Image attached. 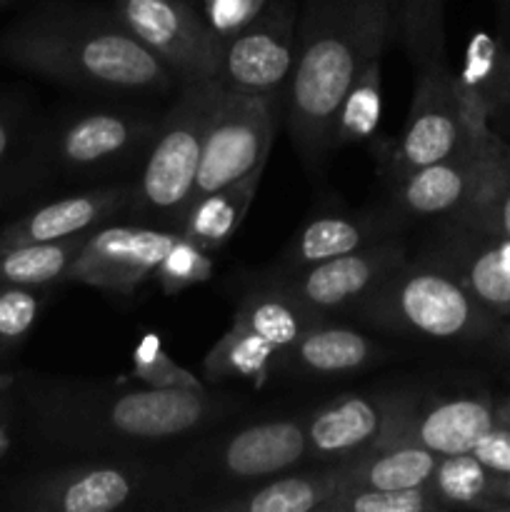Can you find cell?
<instances>
[{
  "label": "cell",
  "mask_w": 510,
  "mask_h": 512,
  "mask_svg": "<svg viewBox=\"0 0 510 512\" xmlns=\"http://www.w3.org/2000/svg\"><path fill=\"white\" fill-rule=\"evenodd\" d=\"M470 453L493 475H510V425L498 420Z\"/></svg>",
  "instance_id": "74e56055"
},
{
  "label": "cell",
  "mask_w": 510,
  "mask_h": 512,
  "mask_svg": "<svg viewBox=\"0 0 510 512\" xmlns=\"http://www.w3.org/2000/svg\"><path fill=\"white\" fill-rule=\"evenodd\" d=\"M113 15L178 85L218 78V40L190 0H113Z\"/></svg>",
  "instance_id": "4fadbf2b"
},
{
  "label": "cell",
  "mask_w": 510,
  "mask_h": 512,
  "mask_svg": "<svg viewBox=\"0 0 510 512\" xmlns=\"http://www.w3.org/2000/svg\"><path fill=\"white\" fill-rule=\"evenodd\" d=\"M438 503L428 485L408 490L350 488L330 498L320 512H438Z\"/></svg>",
  "instance_id": "d6a6232c"
},
{
  "label": "cell",
  "mask_w": 510,
  "mask_h": 512,
  "mask_svg": "<svg viewBox=\"0 0 510 512\" xmlns=\"http://www.w3.org/2000/svg\"><path fill=\"white\" fill-rule=\"evenodd\" d=\"M188 495L178 473L143 458H100L33 480L18 505L33 512H118L180 508Z\"/></svg>",
  "instance_id": "8992f818"
},
{
  "label": "cell",
  "mask_w": 510,
  "mask_h": 512,
  "mask_svg": "<svg viewBox=\"0 0 510 512\" xmlns=\"http://www.w3.org/2000/svg\"><path fill=\"white\" fill-rule=\"evenodd\" d=\"M403 228L405 218L395 213L393 208L318 215V218L308 220L293 235V240L285 245L273 273L298 270L305 265L320 263V260L363 250L368 245L380 243V240L400 235Z\"/></svg>",
  "instance_id": "ac0fdd59"
},
{
  "label": "cell",
  "mask_w": 510,
  "mask_h": 512,
  "mask_svg": "<svg viewBox=\"0 0 510 512\" xmlns=\"http://www.w3.org/2000/svg\"><path fill=\"white\" fill-rule=\"evenodd\" d=\"M503 348L510 353V318H505V328H503Z\"/></svg>",
  "instance_id": "ee69618b"
},
{
  "label": "cell",
  "mask_w": 510,
  "mask_h": 512,
  "mask_svg": "<svg viewBox=\"0 0 510 512\" xmlns=\"http://www.w3.org/2000/svg\"><path fill=\"white\" fill-rule=\"evenodd\" d=\"M0 55L30 73L98 95H160L178 83L113 13L100 10H38L5 30Z\"/></svg>",
  "instance_id": "3957f363"
},
{
  "label": "cell",
  "mask_w": 510,
  "mask_h": 512,
  "mask_svg": "<svg viewBox=\"0 0 510 512\" xmlns=\"http://www.w3.org/2000/svg\"><path fill=\"white\" fill-rule=\"evenodd\" d=\"M450 218L510 240V145L503 138L495 145L475 198Z\"/></svg>",
  "instance_id": "1f68e13d"
},
{
  "label": "cell",
  "mask_w": 510,
  "mask_h": 512,
  "mask_svg": "<svg viewBox=\"0 0 510 512\" xmlns=\"http://www.w3.org/2000/svg\"><path fill=\"white\" fill-rule=\"evenodd\" d=\"M408 260L400 235L385 238L363 250L320 260L285 273H265L260 280L298 300L320 320L350 313L380 280Z\"/></svg>",
  "instance_id": "7c38bea8"
},
{
  "label": "cell",
  "mask_w": 510,
  "mask_h": 512,
  "mask_svg": "<svg viewBox=\"0 0 510 512\" xmlns=\"http://www.w3.org/2000/svg\"><path fill=\"white\" fill-rule=\"evenodd\" d=\"M495 498L510 505V475H495Z\"/></svg>",
  "instance_id": "ab89813d"
},
{
  "label": "cell",
  "mask_w": 510,
  "mask_h": 512,
  "mask_svg": "<svg viewBox=\"0 0 510 512\" xmlns=\"http://www.w3.org/2000/svg\"><path fill=\"white\" fill-rule=\"evenodd\" d=\"M213 273V253H208V250H203L200 245H195L193 240H188L185 235H180V238L175 240L173 248L165 253V258L160 260L153 280L158 283V288L163 290L165 295H178L183 293V290L193 288V285L210 280Z\"/></svg>",
  "instance_id": "e575fe53"
},
{
  "label": "cell",
  "mask_w": 510,
  "mask_h": 512,
  "mask_svg": "<svg viewBox=\"0 0 510 512\" xmlns=\"http://www.w3.org/2000/svg\"><path fill=\"white\" fill-rule=\"evenodd\" d=\"M495 423V403L483 395L435 400L430 405H418L405 430V440L433 450L440 458L460 455L470 453Z\"/></svg>",
  "instance_id": "7402d4cb"
},
{
  "label": "cell",
  "mask_w": 510,
  "mask_h": 512,
  "mask_svg": "<svg viewBox=\"0 0 510 512\" xmlns=\"http://www.w3.org/2000/svg\"><path fill=\"white\" fill-rule=\"evenodd\" d=\"M10 448V433H8V425L0 420V458H3L5 453H8Z\"/></svg>",
  "instance_id": "7bdbcfd3"
},
{
  "label": "cell",
  "mask_w": 510,
  "mask_h": 512,
  "mask_svg": "<svg viewBox=\"0 0 510 512\" xmlns=\"http://www.w3.org/2000/svg\"><path fill=\"white\" fill-rule=\"evenodd\" d=\"M43 300L38 288L0 285V345H18L28 338L38 320Z\"/></svg>",
  "instance_id": "d590c367"
},
{
  "label": "cell",
  "mask_w": 510,
  "mask_h": 512,
  "mask_svg": "<svg viewBox=\"0 0 510 512\" xmlns=\"http://www.w3.org/2000/svg\"><path fill=\"white\" fill-rule=\"evenodd\" d=\"M295 28L298 13L293 0H270L253 23L220 45V83L268 98L285 113L295 70Z\"/></svg>",
  "instance_id": "8fae6325"
},
{
  "label": "cell",
  "mask_w": 510,
  "mask_h": 512,
  "mask_svg": "<svg viewBox=\"0 0 510 512\" xmlns=\"http://www.w3.org/2000/svg\"><path fill=\"white\" fill-rule=\"evenodd\" d=\"M440 220L443 225L420 258L448 270L495 318H510V240L460 220Z\"/></svg>",
  "instance_id": "e0dca14e"
},
{
  "label": "cell",
  "mask_w": 510,
  "mask_h": 512,
  "mask_svg": "<svg viewBox=\"0 0 510 512\" xmlns=\"http://www.w3.org/2000/svg\"><path fill=\"white\" fill-rule=\"evenodd\" d=\"M160 118L128 110H88L65 120L53 138V160L70 173L103 175L145 155Z\"/></svg>",
  "instance_id": "2e32d148"
},
{
  "label": "cell",
  "mask_w": 510,
  "mask_h": 512,
  "mask_svg": "<svg viewBox=\"0 0 510 512\" xmlns=\"http://www.w3.org/2000/svg\"><path fill=\"white\" fill-rule=\"evenodd\" d=\"M420 400L415 390L350 393L305 415L308 458L340 463L405 440Z\"/></svg>",
  "instance_id": "ba28073f"
},
{
  "label": "cell",
  "mask_w": 510,
  "mask_h": 512,
  "mask_svg": "<svg viewBox=\"0 0 510 512\" xmlns=\"http://www.w3.org/2000/svg\"><path fill=\"white\" fill-rule=\"evenodd\" d=\"M350 315L395 335L465 343L498 333L503 323L485 310L458 278L423 258L400 263Z\"/></svg>",
  "instance_id": "277c9868"
},
{
  "label": "cell",
  "mask_w": 510,
  "mask_h": 512,
  "mask_svg": "<svg viewBox=\"0 0 510 512\" xmlns=\"http://www.w3.org/2000/svg\"><path fill=\"white\" fill-rule=\"evenodd\" d=\"M10 143H13V130H10V125L5 120H0V160L8 155Z\"/></svg>",
  "instance_id": "60d3db41"
},
{
  "label": "cell",
  "mask_w": 510,
  "mask_h": 512,
  "mask_svg": "<svg viewBox=\"0 0 510 512\" xmlns=\"http://www.w3.org/2000/svg\"><path fill=\"white\" fill-rule=\"evenodd\" d=\"M395 38V0H305L295 28V70L285 120L300 158L318 170L330 125L363 65Z\"/></svg>",
  "instance_id": "7a4b0ae2"
},
{
  "label": "cell",
  "mask_w": 510,
  "mask_h": 512,
  "mask_svg": "<svg viewBox=\"0 0 510 512\" xmlns=\"http://www.w3.org/2000/svg\"><path fill=\"white\" fill-rule=\"evenodd\" d=\"M500 135L473 133L453 155L390 180V208L405 220L450 218L478 193Z\"/></svg>",
  "instance_id": "9a60e30c"
},
{
  "label": "cell",
  "mask_w": 510,
  "mask_h": 512,
  "mask_svg": "<svg viewBox=\"0 0 510 512\" xmlns=\"http://www.w3.org/2000/svg\"><path fill=\"white\" fill-rule=\"evenodd\" d=\"M455 98L468 133H490V120L503 115L505 105V43L478 33L468 43L460 73H453Z\"/></svg>",
  "instance_id": "603a6c76"
},
{
  "label": "cell",
  "mask_w": 510,
  "mask_h": 512,
  "mask_svg": "<svg viewBox=\"0 0 510 512\" xmlns=\"http://www.w3.org/2000/svg\"><path fill=\"white\" fill-rule=\"evenodd\" d=\"M505 75H508V85H505L503 115H505V120L510 123V30H508V40H505ZM503 115H500V118H503Z\"/></svg>",
  "instance_id": "f35d334b"
},
{
  "label": "cell",
  "mask_w": 510,
  "mask_h": 512,
  "mask_svg": "<svg viewBox=\"0 0 510 512\" xmlns=\"http://www.w3.org/2000/svg\"><path fill=\"white\" fill-rule=\"evenodd\" d=\"M495 415H498V420H500V423L510 425V398H505L503 403H498V405H495Z\"/></svg>",
  "instance_id": "b9f144b4"
},
{
  "label": "cell",
  "mask_w": 510,
  "mask_h": 512,
  "mask_svg": "<svg viewBox=\"0 0 510 512\" xmlns=\"http://www.w3.org/2000/svg\"><path fill=\"white\" fill-rule=\"evenodd\" d=\"M130 205H133V185L85 190V193L70 195V198L53 200L25 218L15 220L0 233V245L50 243V240L90 233L108 220L118 218Z\"/></svg>",
  "instance_id": "d6986e66"
},
{
  "label": "cell",
  "mask_w": 510,
  "mask_h": 512,
  "mask_svg": "<svg viewBox=\"0 0 510 512\" xmlns=\"http://www.w3.org/2000/svg\"><path fill=\"white\" fill-rule=\"evenodd\" d=\"M233 323L255 330L265 340H270L280 353H285L310 325L320 323V318H315L288 293L258 278V283L243 295L235 308Z\"/></svg>",
  "instance_id": "484cf974"
},
{
  "label": "cell",
  "mask_w": 510,
  "mask_h": 512,
  "mask_svg": "<svg viewBox=\"0 0 510 512\" xmlns=\"http://www.w3.org/2000/svg\"><path fill=\"white\" fill-rule=\"evenodd\" d=\"M178 238L180 230L160 225H100L75 255L65 280L130 295L153 278Z\"/></svg>",
  "instance_id": "5bb4252c"
},
{
  "label": "cell",
  "mask_w": 510,
  "mask_h": 512,
  "mask_svg": "<svg viewBox=\"0 0 510 512\" xmlns=\"http://www.w3.org/2000/svg\"><path fill=\"white\" fill-rule=\"evenodd\" d=\"M430 493L445 508L510 510L495 498V475L473 453L443 455L428 480Z\"/></svg>",
  "instance_id": "f546056e"
},
{
  "label": "cell",
  "mask_w": 510,
  "mask_h": 512,
  "mask_svg": "<svg viewBox=\"0 0 510 512\" xmlns=\"http://www.w3.org/2000/svg\"><path fill=\"white\" fill-rule=\"evenodd\" d=\"M380 110H383V58H373L363 65L335 110L330 125V153L373 138L378 133Z\"/></svg>",
  "instance_id": "f1b7e54d"
},
{
  "label": "cell",
  "mask_w": 510,
  "mask_h": 512,
  "mask_svg": "<svg viewBox=\"0 0 510 512\" xmlns=\"http://www.w3.org/2000/svg\"><path fill=\"white\" fill-rule=\"evenodd\" d=\"M90 233H80L65 240H50V243L0 245V285L45 288V285L65 280L70 263L80 253Z\"/></svg>",
  "instance_id": "83f0119b"
},
{
  "label": "cell",
  "mask_w": 510,
  "mask_h": 512,
  "mask_svg": "<svg viewBox=\"0 0 510 512\" xmlns=\"http://www.w3.org/2000/svg\"><path fill=\"white\" fill-rule=\"evenodd\" d=\"M440 455L410 440L385 445L370 450L358 458L340 460L345 465L350 488H375V490H408L428 485L435 473Z\"/></svg>",
  "instance_id": "d4e9b609"
},
{
  "label": "cell",
  "mask_w": 510,
  "mask_h": 512,
  "mask_svg": "<svg viewBox=\"0 0 510 512\" xmlns=\"http://www.w3.org/2000/svg\"><path fill=\"white\" fill-rule=\"evenodd\" d=\"M130 363H133V378L145 388L158 390H195L203 393L205 383L188 368L175 363L168 353H165L163 343L158 335L148 333L138 340V345L130 353Z\"/></svg>",
  "instance_id": "836d02e7"
},
{
  "label": "cell",
  "mask_w": 510,
  "mask_h": 512,
  "mask_svg": "<svg viewBox=\"0 0 510 512\" xmlns=\"http://www.w3.org/2000/svg\"><path fill=\"white\" fill-rule=\"evenodd\" d=\"M35 430L75 453L140 458L145 450L190 438L233 413V400L208 390L123 388L93 380H53L28 393Z\"/></svg>",
  "instance_id": "6da1fadb"
},
{
  "label": "cell",
  "mask_w": 510,
  "mask_h": 512,
  "mask_svg": "<svg viewBox=\"0 0 510 512\" xmlns=\"http://www.w3.org/2000/svg\"><path fill=\"white\" fill-rule=\"evenodd\" d=\"M260 178H263V170H253V173L225 185V188L195 198L190 208L185 210V218L178 228L180 235L193 240L208 253H218L248 215L250 205L258 195Z\"/></svg>",
  "instance_id": "cb8c5ba5"
},
{
  "label": "cell",
  "mask_w": 510,
  "mask_h": 512,
  "mask_svg": "<svg viewBox=\"0 0 510 512\" xmlns=\"http://www.w3.org/2000/svg\"><path fill=\"white\" fill-rule=\"evenodd\" d=\"M380 355H383L380 345L360 330L320 320L280 355V370L293 375L333 378V375L360 373L380 360Z\"/></svg>",
  "instance_id": "44dd1931"
},
{
  "label": "cell",
  "mask_w": 510,
  "mask_h": 512,
  "mask_svg": "<svg viewBox=\"0 0 510 512\" xmlns=\"http://www.w3.org/2000/svg\"><path fill=\"white\" fill-rule=\"evenodd\" d=\"M0 3H5V0H0Z\"/></svg>",
  "instance_id": "bcb514c9"
},
{
  "label": "cell",
  "mask_w": 510,
  "mask_h": 512,
  "mask_svg": "<svg viewBox=\"0 0 510 512\" xmlns=\"http://www.w3.org/2000/svg\"><path fill=\"white\" fill-rule=\"evenodd\" d=\"M280 350L270 340L245 325L230 323L228 333L208 350L203 360V375L210 383L245 380L263 385L280 368Z\"/></svg>",
  "instance_id": "4316f807"
},
{
  "label": "cell",
  "mask_w": 510,
  "mask_h": 512,
  "mask_svg": "<svg viewBox=\"0 0 510 512\" xmlns=\"http://www.w3.org/2000/svg\"><path fill=\"white\" fill-rule=\"evenodd\" d=\"M190 3H195V5H198V0H190Z\"/></svg>",
  "instance_id": "f6af8a7d"
},
{
  "label": "cell",
  "mask_w": 510,
  "mask_h": 512,
  "mask_svg": "<svg viewBox=\"0 0 510 512\" xmlns=\"http://www.w3.org/2000/svg\"><path fill=\"white\" fill-rule=\"evenodd\" d=\"M395 40L413 70L445 63V0H395Z\"/></svg>",
  "instance_id": "4dcf8cb0"
},
{
  "label": "cell",
  "mask_w": 510,
  "mask_h": 512,
  "mask_svg": "<svg viewBox=\"0 0 510 512\" xmlns=\"http://www.w3.org/2000/svg\"><path fill=\"white\" fill-rule=\"evenodd\" d=\"M468 133L455 98V80L448 60L430 63L415 70L413 100L403 130L395 140H388L380 153L383 175L390 180L403 178L410 170L453 155Z\"/></svg>",
  "instance_id": "30bf717a"
},
{
  "label": "cell",
  "mask_w": 510,
  "mask_h": 512,
  "mask_svg": "<svg viewBox=\"0 0 510 512\" xmlns=\"http://www.w3.org/2000/svg\"><path fill=\"white\" fill-rule=\"evenodd\" d=\"M308 458L305 415L270 418L245 425L223 438L205 440L185 453L173 470L183 480L185 490L223 488L225 495L250 483L290 473Z\"/></svg>",
  "instance_id": "52a82bcc"
},
{
  "label": "cell",
  "mask_w": 510,
  "mask_h": 512,
  "mask_svg": "<svg viewBox=\"0 0 510 512\" xmlns=\"http://www.w3.org/2000/svg\"><path fill=\"white\" fill-rule=\"evenodd\" d=\"M280 113L283 110L268 98L223 85L205 130L193 200L225 188L253 170H265Z\"/></svg>",
  "instance_id": "9c48e42d"
},
{
  "label": "cell",
  "mask_w": 510,
  "mask_h": 512,
  "mask_svg": "<svg viewBox=\"0 0 510 512\" xmlns=\"http://www.w3.org/2000/svg\"><path fill=\"white\" fill-rule=\"evenodd\" d=\"M268 3L270 0H198V8L208 28L213 30L220 50L225 40L253 23L268 8Z\"/></svg>",
  "instance_id": "8d00e7d4"
},
{
  "label": "cell",
  "mask_w": 510,
  "mask_h": 512,
  "mask_svg": "<svg viewBox=\"0 0 510 512\" xmlns=\"http://www.w3.org/2000/svg\"><path fill=\"white\" fill-rule=\"evenodd\" d=\"M223 83L218 78L180 85L178 100L160 118L158 130L143 155L138 180L133 183V205L143 218L160 228L178 230L193 200L195 175L203 153L205 130L218 105Z\"/></svg>",
  "instance_id": "5b68a950"
},
{
  "label": "cell",
  "mask_w": 510,
  "mask_h": 512,
  "mask_svg": "<svg viewBox=\"0 0 510 512\" xmlns=\"http://www.w3.org/2000/svg\"><path fill=\"white\" fill-rule=\"evenodd\" d=\"M348 490L343 463L313 473H283L223 498L190 500L188 510L205 512H320L330 498Z\"/></svg>",
  "instance_id": "ffe728a7"
}]
</instances>
